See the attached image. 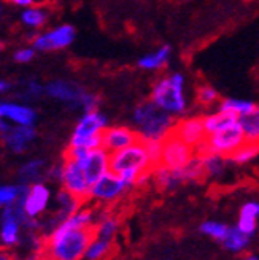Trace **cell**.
<instances>
[{
    "label": "cell",
    "mask_w": 259,
    "mask_h": 260,
    "mask_svg": "<svg viewBox=\"0 0 259 260\" xmlns=\"http://www.w3.org/2000/svg\"><path fill=\"white\" fill-rule=\"evenodd\" d=\"M97 225L84 229L56 227L42 241L40 255L45 260H83L86 249L96 237Z\"/></svg>",
    "instance_id": "6da1fadb"
},
{
    "label": "cell",
    "mask_w": 259,
    "mask_h": 260,
    "mask_svg": "<svg viewBox=\"0 0 259 260\" xmlns=\"http://www.w3.org/2000/svg\"><path fill=\"white\" fill-rule=\"evenodd\" d=\"M132 122L141 140H164L175 125L174 116L151 100L141 102L134 108Z\"/></svg>",
    "instance_id": "7a4b0ae2"
},
{
    "label": "cell",
    "mask_w": 259,
    "mask_h": 260,
    "mask_svg": "<svg viewBox=\"0 0 259 260\" xmlns=\"http://www.w3.org/2000/svg\"><path fill=\"white\" fill-rule=\"evenodd\" d=\"M185 76L183 73H170L158 80L151 87V102L172 116H180L186 111L188 102L185 97Z\"/></svg>",
    "instance_id": "3957f363"
},
{
    "label": "cell",
    "mask_w": 259,
    "mask_h": 260,
    "mask_svg": "<svg viewBox=\"0 0 259 260\" xmlns=\"http://www.w3.org/2000/svg\"><path fill=\"white\" fill-rule=\"evenodd\" d=\"M107 116L99 110L88 111L81 116L78 124L75 125L70 138V145L75 148L96 149L102 148V134L107 128Z\"/></svg>",
    "instance_id": "277c9868"
},
{
    "label": "cell",
    "mask_w": 259,
    "mask_h": 260,
    "mask_svg": "<svg viewBox=\"0 0 259 260\" xmlns=\"http://www.w3.org/2000/svg\"><path fill=\"white\" fill-rule=\"evenodd\" d=\"M245 141L247 140H245L243 130L237 121L236 124H232L223 130H219V132H215L207 137L204 145L196 151V154L202 155V154L213 152V154H219L227 159L229 155L234 154Z\"/></svg>",
    "instance_id": "5b68a950"
},
{
    "label": "cell",
    "mask_w": 259,
    "mask_h": 260,
    "mask_svg": "<svg viewBox=\"0 0 259 260\" xmlns=\"http://www.w3.org/2000/svg\"><path fill=\"white\" fill-rule=\"evenodd\" d=\"M194 155H196L194 148H191L188 143H185L183 140L170 132L162 140L161 159H159L158 167L172 168V170L183 168Z\"/></svg>",
    "instance_id": "8992f818"
},
{
    "label": "cell",
    "mask_w": 259,
    "mask_h": 260,
    "mask_svg": "<svg viewBox=\"0 0 259 260\" xmlns=\"http://www.w3.org/2000/svg\"><path fill=\"white\" fill-rule=\"evenodd\" d=\"M61 183L67 192H70L75 199L80 202L89 200V192H91V184L84 175L83 167L78 160L64 157L62 162V178Z\"/></svg>",
    "instance_id": "52a82bcc"
},
{
    "label": "cell",
    "mask_w": 259,
    "mask_h": 260,
    "mask_svg": "<svg viewBox=\"0 0 259 260\" xmlns=\"http://www.w3.org/2000/svg\"><path fill=\"white\" fill-rule=\"evenodd\" d=\"M76 32L73 29V25L70 24H62L57 27L46 30L40 35H37L32 42V46L35 51H61L69 48L75 42Z\"/></svg>",
    "instance_id": "ba28073f"
},
{
    "label": "cell",
    "mask_w": 259,
    "mask_h": 260,
    "mask_svg": "<svg viewBox=\"0 0 259 260\" xmlns=\"http://www.w3.org/2000/svg\"><path fill=\"white\" fill-rule=\"evenodd\" d=\"M126 189H129V186L124 183L123 178L113 172H108L97 183L91 186L89 199L100 203H111L114 200H118L126 192Z\"/></svg>",
    "instance_id": "9c48e42d"
},
{
    "label": "cell",
    "mask_w": 259,
    "mask_h": 260,
    "mask_svg": "<svg viewBox=\"0 0 259 260\" xmlns=\"http://www.w3.org/2000/svg\"><path fill=\"white\" fill-rule=\"evenodd\" d=\"M172 134L188 143L191 148H194V151H197L204 145L207 137H209L204 125V116H192V118L175 122Z\"/></svg>",
    "instance_id": "30bf717a"
},
{
    "label": "cell",
    "mask_w": 259,
    "mask_h": 260,
    "mask_svg": "<svg viewBox=\"0 0 259 260\" xmlns=\"http://www.w3.org/2000/svg\"><path fill=\"white\" fill-rule=\"evenodd\" d=\"M140 135L137 130L126 127V125H113L107 127L102 134V148L111 152L121 151L127 146L135 145L137 141H140Z\"/></svg>",
    "instance_id": "8fae6325"
},
{
    "label": "cell",
    "mask_w": 259,
    "mask_h": 260,
    "mask_svg": "<svg viewBox=\"0 0 259 260\" xmlns=\"http://www.w3.org/2000/svg\"><path fill=\"white\" fill-rule=\"evenodd\" d=\"M84 170V175L93 186L94 183L110 172V152L103 148L91 149L81 160H78Z\"/></svg>",
    "instance_id": "7c38bea8"
},
{
    "label": "cell",
    "mask_w": 259,
    "mask_h": 260,
    "mask_svg": "<svg viewBox=\"0 0 259 260\" xmlns=\"http://www.w3.org/2000/svg\"><path fill=\"white\" fill-rule=\"evenodd\" d=\"M45 90L49 97L70 103V105L80 107V108H83V100L88 94L86 90L83 87H80L78 84L70 83V81H61V80L49 83L45 87Z\"/></svg>",
    "instance_id": "4fadbf2b"
},
{
    "label": "cell",
    "mask_w": 259,
    "mask_h": 260,
    "mask_svg": "<svg viewBox=\"0 0 259 260\" xmlns=\"http://www.w3.org/2000/svg\"><path fill=\"white\" fill-rule=\"evenodd\" d=\"M48 202H49V189L42 183H35L32 187H29L27 193L24 197V211L29 219H35L46 210Z\"/></svg>",
    "instance_id": "5bb4252c"
},
{
    "label": "cell",
    "mask_w": 259,
    "mask_h": 260,
    "mask_svg": "<svg viewBox=\"0 0 259 260\" xmlns=\"http://www.w3.org/2000/svg\"><path fill=\"white\" fill-rule=\"evenodd\" d=\"M0 118L15 125H34L37 119V113L27 105L2 102L0 103Z\"/></svg>",
    "instance_id": "9a60e30c"
},
{
    "label": "cell",
    "mask_w": 259,
    "mask_h": 260,
    "mask_svg": "<svg viewBox=\"0 0 259 260\" xmlns=\"http://www.w3.org/2000/svg\"><path fill=\"white\" fill-rule=\"evenodd\" d=\"M2 137L11 151L22 152L27 148L29 143L35 138V130L32 125H11V128Z\"/></svg>",
    "instance_id": "2e32d148"
},
{
    "label": "cell",
    "mask_w": 259,
    "mask_h": 260,
    "mask_svg": "<svg viewBox=\"0 0 259 260\" xmlns=\"http://www.w3.org/2000/svg\"><path fill=\"white\" fill-rule=\"evenodd\" d=\"M170 54H172V48L169 45L161 46L158 49L151 51V53L141 56L137 62V65L141 70H147V72H156L164 69L167 63L170 60Z\"/></svg>",
    "instance_id": "e0dca14e"
},
{
    "label": "cell",
    "mask_w": 259,
    "mask_h": 260,
    "mask_svg": "<svg viewBox=\"0 0 259 260\" xmlns=\"http://www.w3.org/2000/svg\"><path fill=\"white\" fill-rule=\"evenodd\" d=\"M239 121V116L234 113H229V111H223V110H218L215 113L210 114H205L204 116V125L207 130V135H212L215 132H219L232 124H236Z\"/></svg>",
    "instance_id": "ac0fdd59"
},
{
    "label": "cell",
    "mask_w": 259,
    "mask_h": 260,
    "mask_svg": "<svg viewBox=\"0 0 259 260\" xmlns=\"http://www.w3.org/2000/svg\"><path fill=\"white\" fill-rule=\"evenodd\" d=\"M154 181H156V186L164 190V192H170L177 189L181 183H185L183 178H181L180 168L172 170V168H165V167H156L153 172Z\"/></svg>",
    "instance_id": "d6986e66"
},
{
    "label": "cell",
    "mask_w": 259,
    "mask_h": 260,
    "mask_svg": "<svg viewBox=\"0 0 259 260\" xmlns=\"http://www.w3.org/2000/svg\"><path fill=\"white\" fill-rule=\"evenodd\" d=\"M259 216V203L256 202H248L242 206L240 210V217L237 227L245 232L247 235H253L256 232V219Z\"/></svg>",
    "instance_id": "ffe728a7"
},
{
    "label": "cell",
    "mask_w": 259,
    "mask_h": 260,
    "mask_svg": "<svg viewBox=\"0 0 259 260\" xmlns=\"http://www.w3.org/2000/svg\"><path fill=\"white\" fill-rule=\"evenodd\" d=\"M239 124L243 130L245 140L259 143V107L247 114L239 116Z\"/></svg>",
    "instance_id": "44dd1931"
},
{
    "label": "cell",
    "mask_w": 259,
    "mask_h": 260,
    "mask_svg": "<svg viewBox=\"0 0 259 260\" xmlns=\"http://www.w3.org/2000/svg\"><path fill=\"white\" fill-rule=\"evenodd\" d=\"M49 11L43 7H27L21 13V22L29 29H40L48 22Z\"/></svg>",
    "instance_id": "7402d4cb"
},
{
    "label": "cell",
    "mask_w": 259,
    "mask_h": 260,
    "mask_svg": "<svg viewBox=\"0 0 259 260\" xmlns=\"http://www.w3.org/2000/svg\"><path fill=\"white\" fill-rule=\"evenodd\" d=\"M181 172V178L186 183H199V181H204L207 178V172H205V167H204V160L199 154H196L194 157L183 167L180 168Z\"/></svg>",
    "instance_id": "603a6c76"
},
{
    "label": "cell",
    "mask_w": 259,
    "mask_h": 260,
    "mask_svg": "<svg viewBox=\"0 0 259 260\" xmlns=\"http://www.w3.org/2000/svg\"><path fill=\"white\" fill-rule=\"evenodd\" d=\"M223 246L227 251L232 252H240L248 246L250 243V235H247L245 232H242L239 227H229V232L226 238L221 241Z\"/></svg>",
    "instance_id": "cb8c5ba5"
},
{
    "label": "cell",
    "mask_w": 259,
    "mask_h": 260,
    "mask_svg": "<svg viewBox=\"0 0 259 260\" xmlns=\"http://www.w3.org/2000/svg\"><path fill=\"white\" fill-rule=\"evenodd\" d=\"M111 249H113V240H103L94 237V240L89 244V248L86 249L83 260H107Z\"/></svg>",
    "instance_id": "d4e9b609"
},
{
    "label": "cell",
    "mask_w": 259,
    "mask_h": 260,
    "mask_svg": "<svg viewBox=\"0 0 259 260\" xmlns=\"http://www.w3.org/2000/svg\"><path fill=\"white\" fill-rule=\"evenodd\" d=\"M254 108H256V105H254L251 100L229 97V99H223L221 102H219V108L218 110L229 111V113H234L237 116H242V114L250 113Z\"/></svg>",
    "instance_id": "484cf974"
},
{
    "label": "cell",
    "mask_w": 259,
    "mask_h": 260,
    "mask_svg": "<svg viewBox=\"0 0 259 260\" xmlns=\"http://www.w3.org/2000/svg\"><path fill=\"white\" fill-rule=\"evenodd\" d=\"M259 152V143H253V141H245L243 145L234 152L231 154L227 160L229 162H234V164H247L250 160H253Z\"/></svg>",
    "instance_id": "4316f807"
},
{
    "label": "cell",
    "mask_w": 259,
    "mask_h": 260,
    "mask_svg": "<svg viewBox=\"0 0 259 260\" xmlns=\"http://www.w3.org/2000/svg\"><path fill=\"white\" fill-rule=\"evenodd\" d=\"M200 157L204 160V167H205L207 176H219L224 172L227 159L223 157V155L209 152V154H202Z\"/></svg>",
    "instance_id": "83f0119b"
},
{
    "label": "cell",
    "mask_w": 259,
    "mask_h": 260,
    "mask_svg": "<svg viewBox=\"0 0 259 260\" xmlns=\"http://www.w3.org/2000/svg\"><path fill=\"white\" fill-rule=\"evenodd\" d=\"M29 189L25 186H2L0 187V205H11L19 200Z\"/></svg>",
    "instance_id": "f1b7e54d"
},
{
    "label": "cell",
    "mask_w": 259,
    "mask_h": 260,
    "mask_svg": "<svg viewBox=\"0 0 259 260\" xmlns=\"http://www.w3.org/2000/svg\"><path fill=\"white\" fill-rule=\"evenodd\" d=\"M200 232L205 235H210L212 238H216L219 241H223L229 232V227L221 224V222H215V220H209V222H204L200 225Z\"/></svg>",
    "instance_id": "f546056e"
},
{
    "label": "cell",
    "mask_w": 259,
    "mask_h": 260,
    "mask_svg": "<svg viewBox=\"0 0 259 260\" xmlns=\"http://www.w3.org/2000/svg\"><path fill=\"white\" fill-rule=\"evenodd\" d=\"M197 102L204 107H210L213 103L219 102V94L213 86L209 84H200L197 87Z\"/></svg>",
    "instance_id": "4dcf8cb0"
},
{
    "label": "cell",
    "mask_w": 259,
    "mask_h": 260,
    "mask_svg": "<svg viewBox=\"0 0 259 260\" xmlns=\"http://www.w3.org/2000/svg\"><path fill=\"white\" fill-rule=\"evenodd\" d=\"M42 170H43V160H32L21 168V178L24 183H31V181L38 179V176L42 175Z\"/></svg>",
    "instance_id": "1f68e13d"
},
{
    "label": "cell",
    "mask_w": 259,
    "mask_h": 260,
    "mask_svg": "<svg viewBox=\"0 0 259 260\" xmlns=\"http://www.w3.org/2000/svg\"><path fill=\"white\" fill-rule=\"evenodd\" d=\"M15 60L19 63H27L35 57V48L34 46H27V48H19L15 53Z\"/></svg>",
    "instance_id": "d6a6232c"
},
{
    "label": "cell",
    "mask_w": 259,
    "mask_h": 260,
    "mask_svg": "<svg viewBox=\"0 0 259 260\" xmlns=\"http://www.w3.org/2000/svg\"><path fill=\"white\" fill-rule=\"evenodd\" d=\"M10 4L16 5V7H22V8H27V7H32L35 0H8Z\"/></svg>",
    "instance_id": "836d02e7"
},
{
    "label": "cell",
    "mask_w": 259,
    "mask_h": 260,
    "mask_svg": "<svg viewBox=\"0 0 259 260\" xmlns=\"http://www.w3.org/2000/svg\"><path fill=\"white\" fill-rule=\"evenodd\" d=\"M11 89V83L7 80H0V94H5Z\"/></svg>",
    "instance_id": "e575fe53"
},
{
    "label": "cell",
    "mask_w": 259,
    "mask_h": 260,
    "mask_svg": "<svg viewBox=\"0 0 259 260\" xmlns=\"http://www.w3.org/2000/svg\"><path fill=\"white\" fill-rule=\"evenodd\" d=\"M245 260H259V258H256V257H248V258H245Z\"/></svg>",
    "instance_id": "d590c367"
},
{
    "label": "cell",
    "mask_w": 259,
    "mask_h": 260,
    "mask_svg": "<svg viewBox=\"0 0 259 260\" xmlns=\"http://www.w3.org/2000/svg\"><path fill=\"white\" fill-rule=\"evenodd\" d=\"M37 260H45V258H42V257H40V258H37Z\"/></svg>",
    "instance_id": "8d00e7d4"
},
{
    "label": "cell",
    "mask_w": 259,
    "mask_h": 260,
    "mask_svg": "<svg viewBox=\"0 0 259 260\" xmlns=\"http://www.w3.org/2000/svg\"><path fill=\"white\" fill-rule=\"evenodd\" d=\"M185 2H191V0H185Z\"/></svg>",
    "instance_id": "74e56055"
}]
</instances>
